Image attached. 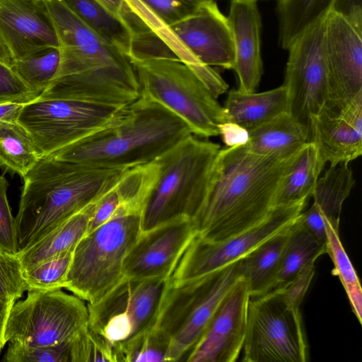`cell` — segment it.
Segmentation results:
<instances>
[{
	"label": "cell",
	"instance_id": "1",
	"mask_svg": "<svg viewBox=\"0 0 362 362\" xmlns=\"http://www.w3.org/2000/svg\"><path fill=\"white\" fill-rule=\"evenodd\" d=\"M298 153L281 158L255 154L245 145L221 148L192 220L197 235L222 241L264 220Z\"/></svg>",
	"mask_w": 362,
	"mask_h": 362
},
{
	"label": "cell",
	"instance_id": "2",
	"mask_svg": "<svg viewBox=\"0 0 362 362\" xmlns=\"http://www.w3.org/2000/svg\"><path fill=\"white\" fill-rule=\"evenodd\" d=\"M60 53L54 80L40 98L127 105L140 96L130 59L61 0H45Z\"/></svg>",
	"mask_w": 362,
	"mask_h": 362
},
{
	"label": "cell",
	"instance_id": "3",
	"mask_svg": "<svg viewBox=\"0 0 362 362\" xmlns=\"http://www.w3.org/2000/svg\"><path fill=\"white\" fill-rule=\"evenodd\" d=\"M191 134L180 117L140 95L115 123L49 156L91 168L126 170L155 161Z\"/></svg>",
	"mask_w": 362,
	"mask_h": 362
},
{
	"label": "cell",
	"instance_id": "4",
	"mask_svg": "<svg viewBox=\"0 0 362 362\" xmlns=\"http://www.w3.org/2000/svg\"><path fill=\"white\" fill-rule=\"evenodd\" d=\"M124 170L91 168L50 156L40 157L23 177L15 217L19 251L95 202Z\"/></svg>",
	"mask_w": 362,
	"mask_h": 362
},
{
	"label": "cell",
	"instance_id": "5",
	"mask_svg": "<svg viewBox=\"0 0 362 362\" xmlns=\"http://www.w3.org/2000/svg\"><path fill=\"white\" fill-rule=\"evenodd\" d=\"M221 148L191 134L156 160L157 175L141 206V232L176 220H193Z\"/></svg>",
	"mask_w": 362,
	"mask_h": 362
},
{
	"label": "cell",
	"instance_id": "6",
	"mask_svg": "<svg viewBox=\"0 0 362 362\" xmlns=\"http://www.w3.org/2000/svg\"><path fill=\"white\" fill-rule=\"evenodd\" d=\"M141 207L124 204L76 245L64 288L92 303L123 278L125 257L141 233Z\"/></svg>",
	"mask_w": 362,
	"mask_h": 362
},
{
	"label": "cell",
	"instance_id": "7",
	"mask_svg": "<svg viewBox=\"0 0 362 362\" xmlns=\"http://www.w3.org/2000/svg\"><path fill=\"white\" fill-rule=\"evenodd\" d=\"M140 95L164 106L186 123L192 134L219 135L228 122L226 110L197 75L185 64L169 59H131Z\"/></svg>",
	"mask_w": 362,
	"mask_h": 362
},
{
	"label": "cell",
	"instance_id": "8",
	"mask_svg": "<svg viewBox=\"0 0 362 362\" xmlns=\"http://www.w3.org/2000/svg\"><path fill=\"white\" fill-rule=\"evenodd\" d=\"M240 277L238 260L194 279L170 280L154 325L170 339L167 361L186 360Z\"/></svg>",
	"mask_w": 362,
	"mask_h": 362
},
{
	"label": "cell",
	"instance_id": "9",
	"mask_svg": "<svg viewBox=\"0 0 362 362\" xmlns=\"http://www.w3.org/2000/svg\"><path fill=\"white\" fill-rule=\"evenodd\" d=\"M127 106L37 98L23 104L17 122L28 132L40 156H47L115 123Z\"/></svg>",
	"mask_w": 362,
	"mask_h": 362
},
{
	"label": "cell",
	"instance_id": "10",
	"mask_svg": "<svg viewBox=\"0 0 362 362\" xmlns=\"http://www.w3.org/2000/svg\"><path fill=\"white\" fill-rule=\"evenodd\" d=\"M243 349L245 362L308 361L300 308L281 288L250 298Z\"/></svg>",
	"mask_w": 362,
	"mask_h": 362
},
{
	"label": "cell",
	"instance_id": "11",
	"mask_svg": "<svg viewBox=\"0 0 362 362\" xmlns=\"http://www.w3.org/2000/svg\"><path fill=\"white\" fill-rule=\"evenodd\" d=\"M169 284L170 279L123 276L98 300L87 303L88 326L117 350L155 325Z\"/></svg>",
	"mask_w": 362,
	"mask_h": 362
},
{
	"label": "cell",
	"instance_id": "12",
	"mask_svg": "<svg viewBox=\"0 0 362 362\" xmlns=\"http://www.w3.org/2000/svg\"><path fill=\"white\" fill-rule=\"evenodd\" d=\"M168 26L163 41L205 85L211 86L218 78L213 66L233 69L232 31L214 0L204 1L192 14Z\"/></svg>",
	"mask_w": 362,
	"mask_h": 362
},
{
	"label": "cell",
	"instance_id": "13",
	"mask_svg": "<svg viewBox=\"0 0 362 362\" xmlns=\"http://www.w3.org/2000/svg\"><path fill=\"white\" fill-rule=\"evenodd\" d=\"M87 304L60 289L28 291L13 305L5 339L25 346H54L70 342L87 325Z\"/></svg>",
	"mask_w": 362,
	"mask_h": 362
},
{
	"label": "cell",
	"instance_id": "14",
	"mask_svg": "<svg viewBox=\"0 0 362 362\" xmlns=\"http://www.w3.org/2000/svg\"><path fill=\"white\" fill-rule=\"evenodd\" d=\"M325 18L304 30L287 49L283 85L288 93V113L304 127L310 142L313 122L328 98Z\"/></svg>",
	"mask_w": 362,
	"mask_h": 362
},
{
	"label": "cell",
	"instance_id": "15",
	"mask_svg": "<svg viewBox=\"0 0 362 362\" xmlns=\"http://www.w3.org/2000/svg\"><path fill=\"white\" fill-rule=\"evenodd\" d=\"M305 202L275 206L262 222L222 241H208L197 233L180 257L170 281L178 284L194 279L239 260L264 241L291 227Z\"/></svg>",
	"mask_w": 362,
	"mask_h": 362
},
{
	"label": "cell",
	"instance_id": "16",
	"mask_svg": "<svg viewBox=\"0 0 362 362\" xmlns=\"http://www.w3.org/2000/svg\"><path fill=\"white\" fill-rule=\"evenodd\" d=\"M325 42L329 91L322 109L337 110L362 95V33L329 10L325 18Z\"/></svg>",
	"mask_w": 362,
	"mask_h": 362
},
{
	"label": "cell",
	"instance_id": "17",
	"mask_svg": "<svg viewBox=\"0 0 362 362\" xmlns=\"http://www.w3.org/2000/svg\"><path fill=\"white\" fill-rule=\"evenodd\" d=\"M197 233L192 220L188 218L141 232L125 257L123 276L134 279H170Z\"/></svg>",
	"mask_w": 362,
	"mask_h": 362
},
{
	"label": "cell",
	"instance_id": "18",
	"mask_svg": "<svg viewBox=\"0 0 362 362\" xmlns=\"http://www.w3.org/2000/svg\"><path fill=\"white\" fill-rule=\"evenodd\" d=\"M250 296L240 276L221 302L186 361L234 362L243 350Z\"/></svg>",
	"mask_w": 362,
	"mask_h": 362
},
{
	"label": "cell",
	"instance_id": "19",
	"mask_svg": "<svg viewBox=\"0 0 362 362\" xmlns=\"http://www.w3.org/2000/svg\"><path fill=\"white\" fill-rule=\"evenodd\" d=\"M0 42L13 62L59 47L45 0H0Z\"/></svg>",
	"mask_w": 362,
	"mask_h": 362
},
{
	"label": "cell",
	"instance_id": "20",
	"mask_svg": "<svg viewBox=\"0 0 362 362\" xmlns=\"http://www.w3.org/2000/svg\"><path fill=\"white\" fill-rule=\"evenodd\" d=\"M322 162L349 164L362 154V95L337 110L322 109L313 122L311 141Z\"/></svg>",
	"mask_w": 362,
	"mask_h": 362
},
{
	"label": "cell",
	"instance_id": "21",
	"mask_svg": "<svg viewBox=\"0 0 362 362\" xmlns=\"http://www.w3.org/2000/svg\"><path fill=\"white\" fill-rule=\"evenodd\" d=\"M235 46L233 69L239 79L238 90L255 92L263 74L261 57V16L255 1L233 0L227 16Z\"/></svg>",
	"mask_w": 362,
	"mask_h": 362
},
{
	"label": "cell",
	"instance_id": "22",
	"mask_svg": "<svg viewBox=\"0 0 362 362\" xmlns=\"http://www.w3.org/2000/svg\"><path fill=\"white\" fill-rule=\"evenodd\" d=\"M288 93L282 85L262 93L230 90L223 106L228 121L247 131L288 112Z\"/></svg>",
	"mask_w": 362,
	"mask_h": 362
},
{
	"label": "cell",
	"instance_id": "23",
	"mask_svg": "<svg viewBox=\"0 0 362 362\" xmlns=\"http://www.w3.org/2000/svg\"><path fill=\"white\" fill-rule=\"evenodd\" d=\"M95 202L62 221L18 252L26 269L74 249L87 233Z\"/></svg>",
	"mask_w": 362,
	"mask_h": 362
},
{
	"label": "cell",
	"instance_id": "24",
	"mask_svg": "<svg viewBox=\"0 0 362 362\" xmlns=\"http://www.w3.org/2000/svg\"><path fill=\"white\" fill-rule=\"evenodd\" d=\"M248 132L246 147L255 154L266 156L290 157L297 154L310 142L304 127L288 112Z\"/></svg>",
	"mask_w": 362,
	"mask_h": 362
},
{
	"label": "cell",
	"instance_id": "25",
	"mask_svg": "<svg viewBox=\"0 0 362 362\" xmlns=\"http://www.w3.org/2000/svg\"><path fill=\"white\" fill-rule=\"evenodd\" d=\"M289 229L290 227L264 241L238 260L240 276L247 284L250 298L264 295L274 288Z\"/></svg>",
	"mask_w": 362,
	"mask_h": 362
},
{
	"label": "cell",
	"instance_id": "26",
	"mask_svg": "<svg viewBox=\"0 0 362 362\" xmlns=\"http://www.w3.org/2000/svg\"><path fill=\"white\" fill-rule=\"evenodd\" d=\"M324 167L315 144L307 143L284 178L274 199V206L307 200L312 197Z\"/></svg>",
	"mask_w": 362,
	"mask_h": 362
},
{
	"label": "cell",
	"instance_id": "27",
	"mask_svg": "<svg viewBox=\"0 0 362 362\" xmlns=\"http://www.w3.org/2000/svg\"><path fill=\"white\" fill-rule=\"evenodd\" d=\"M79 18L128 58L132 33L127 24L99 0H61Z\"/></svg>",
	"mask_w": 362,
	"mask_h": 362
},
{
	"label": "cell",
	"instance_id": "28",
	"mask_svg": "<svg viewBox=\"0 0 362 362\" xmlns=\"http://www.w3.org/2000/svg\"><path fill=\"white\" fill-rule=\"evenodd\" d=\"M327 245L318 241L298 222L290 227L285 243L274 289L292 281L304 268L322 255L327 253Z\"/></svg>",
	"mask_w": 362,
	"mask_h": 362
},
{
	"label": "cell",
	"instance_id": "29",
	"mask_svg": "<svg viewBox=\"0 0 362 362\" xmlns=\"http://www.w3.org/2000/svg\"><path fill=\"white\" fill-rule=\"evenodd\" d=\"M28 132L18 122H0V169L22 178L40 158Z\"/></svg>",
	"mask_w": 362,
	"mask_h": 362
},
{
	"label": "cell",
	"instance_id": "30",
	"mask_svg": "<svg viewBox=\"0 0 362 362\" xmlns=\"http://www.w3.org/2000/svg\"><path fill=\"white\" fill-rule=\"evenodd\" d=\"M354 184L352 170L346 163L329 166L317 181L313 204L337 228L339 226L343 203Z\"/></svg>",
	"mask_w": 362,
	"mask_h": 362
},
{
	"label": "cell",
	"instance_id": "31",
	"mask_svg": "<svg viewBox=\"0 0 362 362\" xmlns=\"http://www.w3.org/2000/svg\"><path fill=\"white\" fill-rule=\"evenodd\" d=\"M334 0H278L279 40L287 49L300 34L325 18Z\"/></svg>",
	"mask_w": 362,
	"mask_h": 362
},
{
	"label": "cell",
	"instance_id": "32",
	"mask_svg": "<svg viewBox=\"0 0 362 362\" xmlns=\"http://www.w3.org/2000/svg\"><path fill=\"white\" fill-rule=\"evenodd\" d=\"M327 232V253L334 264L332 274L340 279L353 313L362 323V289L357 274L339 238V228L325 218Z\"/></svg>",
	"mask_w": 362,
	"mask_h": 362
},
{
	"label": "cell",
	"instance_id": "33",
	"mask_svg": "<svg viewBox=\"0 0 362 362\" xmlns=\"http://www.w3.org/2000/svg\"><path fill=\"white\" fill-rule=\"evenodd\" d=\"M59 60V47H47L14 61L11 68L30 88L41 94L55 78Z\"/></svg>",
	"mask_w": 362,
	"mask_h": 362
},
{
	"label": "cell",
	"instance_id": "34",
	"mask_svg": "<svg viewBox=\"0 0 362 362\" xmlns=\"http://www.w3.org/2000/svg\"><path fill=\"white\" fill-rule=\"evenodd\" d=\"M74 250L24 269L23 276L26 291L45 292L64 288Z\"/></svg>",
	"mask_w": 362,
	"mask_h": 362
},
{
	"label": "cell",
	"instance_id": "35",
	"mask_svg": "<svg viewBox=\"0 0 362 362\" xmlns=\"http://www.w3.org/2000/svg\"><path fill=\"white\" fill-rule=\"evenodd\" d=\"M170 339L159 328L144 331L117 349L118 361L127 362L167 361Z\"/></svg>",
	"mask_w": 362,
	"mask_h": 362
},
{
	"label": "cell",
	"instance_id": "36",
	"mask_svg": "<svg viewBox=\"0 0 362 362\" xmlns=\"http://www.w3.org/2000/svg\"><path fill=\"white\" fill-rule=\"evenodd\" d=\"M69 349L70 362H118L116 347L88 324L70 341Z\"/></svg>",
	"mask_w": 362,
	"mask_h": 362
},
{
	"label": "cell",
	"instance_id": "37",
	"mask_svg": "<svg viewBox=\"0 0 362 362\" xmlns=\"http://www.w3.org/2000/svg\"><path fill=\"white\" fill-rule=\"evenodd\" d=\"M8 343L2 359L5 362H70V342L35 347Z\"/></svg>",
	"mask_w": 362,
	"mask_h": 362
},
{
	"label": "cell",
	"instance_id": "38",
	"mask_svg": "<svg viewBox=\"0 0 362 362\" xmlns=\"http://www.w3.org/2000/svg\"><path fill=\"white\" fill-rule=\"evenodd\" d=\"M23 267L18 253L0 247V298L16 300L25 289Z\"/></svg>",
	"mask_w": 362,
	"mask_h": 362
},
{
	"label": "cell",
	"instance_id": "39",
	"mask_svg": "<svg viewBox=\"0 0 362 362\" xmlns=\"http://www.w3.org/2000/svg\"><path fill=\"white\" fill-rule=\"evenodd\" d=\"M40 95L30 88L11 67L0 62V103L25 104L36 100Z\"/></svg>",
	"mask_w": 362,
	"mask_h": 362
},
{
	"label": "cell",
	"instance_id": "40",
	"mask_svg": "<svg viewBox=\"0 0 362 362\" xmlns=\"http://www.w3.org/2000/svg\"><path fill=\"white\" fill-rule=\"evenodd\" d=\"M158 19L169 25L192 14L206 0H139Z\"/></svg>",
	"mask_w": 362,
	"mask_h": 362
},
{
	"label": "cell",
	"instance_id": "41",
	"mask_svg": "<svg viewBox=\"0 0 362 362\" xmlns=\"http://www.w3.org/2000/svg\"><path fill=\"white\" fill-rule=\"evenodd\" d=\"M8 180L0 175V247L12 253L19 252L15 217L7 198Z\"/></svg>",
	"mask_w": 362,
	"mask_h": 362
},
{
	"label": "cell",
	"instance_id": "42",
	"mask_svg": "<svg viewBox=\"0 0 362 362\" xmlns=\"http://www.w3.org/2000/svg\"><path fill=\"white\" fill-rule=\"evenodd\" d=\"M116 182L117 181L95 202L87 233L106 222L121 205L122 199L117 189Z\"/></svg>",
	"mask_w": 362,
	"mask_h": 362
},
{
	"label": "cell",
	"instance_id": "43",
	"mask_svg": "<svg viewBox=\"0 0 362 362\" xmlns=\"http://www.w3.org/2000/svg\"><path fill=\"white\" fill-rule=\"evenodd\" d=\"M315 274V263L304 268L292 281L281 288L288 300L299 308Z\"/></svg>",
	"mask_w": 362,
	"mask_h": 362
},
{
	"label": "cell",
	"instance_id": "44",
	"mask_svg": "<svg viewBox=\"0 0 362 362\" xmlns=\"http://www.w3.org/2000/svg\"><path fill=\"white\" fill-rule=\"evenodd\" d=\"M109 11L123 21L132 35L149 29L145 23L130 8L125 0H99Z\"/></svg>",
	"mask_w": 362,
	"mask_h": 362
},
{
	"label": "cell",
	"instance_id": "45",
	"mask_svg": "<svg viewBox=\"0 0 362 362\" xmlns=\"http://www.w3.org/2000/svg\"><path fill=\"white\" fill-rule=\"evenodd\" d=\"M297 221L318 241L327 244L325 217L313 204L305 211H302L298 216Z\"/></svg>",
	"mask_w": 362,
	"mask_h": 362
},
{
	"label": "cell",
	"instance_id": "46",
	"mask_svg": "<svg viewBox=\"0 0 362 362\" xmlns=\"http://www.w3.org/2000/svg\"><path fill=\"white\" fill-rule=\"evenodd\" d=\"M330 10L342 16L362 33V0H334Z\"/></svg>",
	"mask_w": 362,
	"mask_h": 362
},
{
	"label": "cell",
	"instance_id": "47",
	"mask_svg": "<svg viewBox=\"0 0 362 362\" xmlns=\"http://www.w3.org/2000/svg\"><path fill=\"white\" fill-rule=\"evenodd\" d=\"M219 135L227 147L245 145L249 139L248 131L231 122H226L219 126Z\"/></svg>",
	"mask_w": 362,
	"mask_h": 362
},
{
	"label": "cell",
	"instance_id": "48",
	"mask_svg": "<svg viewBox=\"0 0 362 362\" xmlns=\"http://www.w3.org/2000/svg\"><path fill=\"white\" fill-rule=\"evenodd\" d=\"M16 300L0 298V353L6 343L5 331L11 308Z\"/></svg>",
	"mask_w": 362,
	"mask_h": 362
},
{
	"label": "cell",
	"instance_id": "49",
	"mask_svg": "<svg viewBox=\"0 0 362 362\" xmlns=\"http://www.w3.org/2000/svg\"><path fill=\"white\" fill-rule=\"evenodd\" d=\"M23 104L13 102L0 103V122H17Z\"/></svg>",
	"mask_w": 362,
	"mask_h": 362
},
{
	"label": "cell",
	"instance_id": "50",
	"mask_svg": "<svg viewBox=\"0 0 362 362\" xmlns=\"http://www.w3.org/2000/svg\"><path fill=\"white\" fill-rule=\"evenodd\" d=\"M0 62L3 63L4 64L11 67V66L13 64V61L7 52V50L5 49L4 45L0 42Z\"/></svg>",
	"mask_w": 362,
	"mask_h": 362
},
{
	"label": "cell",
	"instance_id": "51",
	"mask_svg": "<svg viewBox=\"0 0 362 362\" xmlns=\"http://www.w3.org/2000/svg\"><path fill=\"white\" fill-rule=\"evenodd\" d=\"M240 1H255V2H257L258 0H240Z\"/></svg>",
	"mask_w": 362,
	"mask_h": 362
}]
</instances>
